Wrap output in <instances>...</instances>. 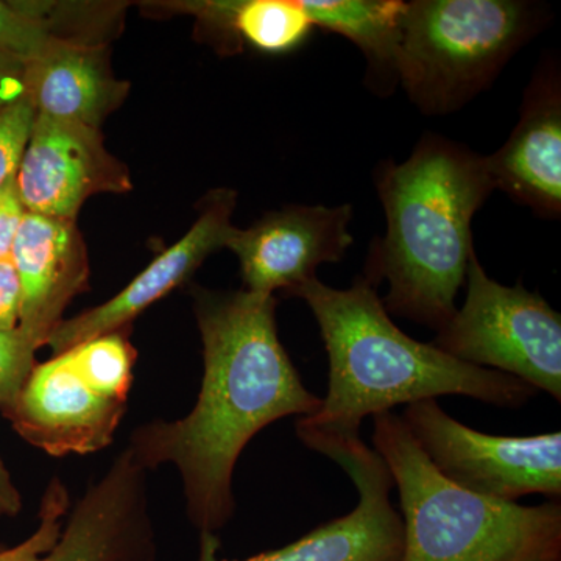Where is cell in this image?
Listing matches in <instances>:
<instances>
[{"mask_svg": "<svg viewBox=\"0 0 561 561\" xmlns=\"http://www.w3.org/2000/svg\"><path fill=\"white\" fill-rule=\"evenodd\" d=\"M21 287L11 257L0 260V330L13 331L20 324Z\"/></svg>", "mask_w": 561, "mask_h": 561, "instance_id": "cell-25", "label": "cell"}, {"mask_svg": "<svg viewBox=\"0 0 561 561\" xmlns=\"http://www.w3.org/2000/svg\"><path fill=\"white\" fill-rule=\"evenodd\" d=\"M25 61L10 57V55L0 54V94L5 90L7 84H21L22 76H24ZM2 99V95H0Z\"/></svg>", "mask_w": 561, "mask_h": 561, "instance_id": "cell-27", "label": "cell"}, {"mask_svg": "<svg viewBox=\"0 0 561 561\" xmlns=\"http://www.w3.org/2000/svg\"><path fill=\"white\" fill-rule=\"evenodd\" d=\"M35 114L32 102L22 90L0 99V190L16 173Z\"/></svg>", "mask_w": 561, "mask_h": 561, "instance_id": "cell-22", "label": "cell"}, {"mask_svg": "<svg viewBox=\"0 0 561 561\" xmlns=\"http://www.w3.org/2000/svg\"><path fill=\"white\" fill-rule=\"evenodd\" d=\"M13 179L0 190V260L11 256L14 239L25 216Z\"/></svg>", "mask_w": 561, "mask_h": 561, "instance_id": "cell-24", "label": "cell"}, {"mask_svg": "<svg viewBox=\"0 0 561 561\" xmlns=\"http://www.w3.org/2000/svg\"><path fill=\"white\" fill-rule=\"evenodd\" d=\"M402 423L443 478L489 500L561 494V434L504 437L471 430L437 400L405 405Z\"/></svg>", "mask_w": 561, "mask_h": 561, "instance_id": "cell-7", "label": "cell"}, {"mask_svg": "<svg viewBox=\"0 0 561 561\" xmlns=\"http://www.w3.org/2000/svg\"><path fill=\"white\" fill-rule=\"evenodd\" d=\"M68 351L81 375L95 389L128 402L136 354L124 330L80 343Z\"/></svg>", "mask_w": 561, "mask_h": 561, "instance_id": "cell-19", "label": "cell"}, {"mask_svg": "<svg viewBox=\"0 0 561 561\" xmlns=\"http://www.w3.org/2000/svg\"><path fill=\"white\" fill-rule=\"evenodd\" d=\"M353 206L294 205L273 210L247 230H232L227 249L238 256L251 294L287 295L317 278L324 262H339L353 245Z\"/></svg>", "mask_w": 561, "mask_h": 561, "instance_id": "cell-11", "label": "cell"}, {"mask_svg": "<svg viewBox=\"0 0 561 561\" xmlns=\"http://www.w3.org/2000/svg\"><path fill=\"white\" fill-rule=\"evenodd\" d=\"M21 88L36 114L101 130L127 99L130 83L113 76L101 44L58 36L25 62Z\"/></svg>", "mask_w": 561, "mask_h": 561, "instance_id": "cell-16", "label": "cell"}, {"mask_svg": "<svg viewBox=\"0 0 561 561\" xmlns=\"http://www.w3.org/2000/svg\"><path fill=\"white\" fill-rule=\"evenodd\" d=\"M236 198L234 191L210 192L191 230L144 268L124 290L98 308L62 320L47 342L54 356L80 343L125 330L140 312L186 283L206 257L227 247L236 228L231 221Z\"/></svg>", "mask_w": 561, "mask_h": 561, "instance_id": "cell-12", "label": "cell"}, {"mask_svg": "<svg viewBox=\"0 0 561 561\" xmlns=\"http://www.w3.org/2000/svg\"><path fill=\"white\" fill-rule=\"evenodd\" d=\"M289 295L311 309L330 362L327 394L319 411L298 419L297 434L360 435L367 416L438 397L519 409L538 394L513 376L409 337L391 320L378 289L362 276L348 289L313 278Z\"/></svg>", "mask_w": 561, "mask_h": 561, "instance_id": "cell-2", "label": "cell"}, {"mask_svg": "<svg viewBox=\"0 0 561 561\" xmlns=\"http://www.w3.org/2000/svg\"><path fill=\"white\" fill-rule=\"evenodd\" d=\"M55 38L39 2L0 0V54L27 62Z\"/></svg>", "mask_w": 561, "mask_h": 561, "instance_id": "cell-20", "label": "cell"}, {"mask_svg": "<svg viewBox=\"0 0 561 561\" xmlns=\"http://www.w3.org/2000/svg\"><path fill=\"white\" fill-rule=\"evenodd\" d=\"M125 411L127 401L95 389L66 351L36 364L2 413L25 442L62 457L106 448Z\"/></svg>", "mask_w": 561, "mask_h": 561, "instance_id": "cell-10", "label": "cell"}, {"mask_svg": "<svg viewBox=\"0 0 561 561\" xmlns=\"http://www.w3.org/2000/svg\"><path fill=\"white\" fill-rule=\"evenodd\" d=\"M373 449L400 493L402 561H560L561 504L526 507L457 486L432 467L393 412L373 416Z\"/></svg>", "mask_w": 561, "mask_h": 561, "instance_id": "cell-4", "label": "cell"}, {"mask_svg": "<svg viewBox=\"0 0 561 561\" xmlns=\"http://www.w3.org/2000/svg\"><path fill=\"white\" fill-rule=\"evenodd\" d=\"M275 308L271 295L198 291V400L184 419L144 424L127 446L146 471L165 463L179 470L187 516L201 534L217 535L234 515L232 476L251 438L275 421L311 416L321 404L279 341Z\"/></svg>", "mask_w": 561, "mask_h": 561, "instance_id": "cell-1", "label": "cell"}, {"mask_svg": "<svg viewBox=\"0 0 561 561\" xmlns=\"http://www.w3.org/2000/svg\"><path fill=\"white\" fill-rule=\"evenodd\" d=\"M561 561V560H560Z\"/></svg>", "mask_w": 561, "mask_h": 561, "instance_id": "cell-30", "label": "cell"}, {"mask_svg": "<svg viewBox=\"0 0 561 561\" xmlns=\"http://www.w3.org/2000/svg\"><path fill=\"white\" fill-rule=\"evenodd\" d=\"M22 508L21 491L11 478V472L0 459V518L16 516Z\"/></svg>", "mask_w": 561, "mask_h": 561, "instance_id": "cell-26", "label": "cell"}, {"mask_svg": "<svg viewBox=\"0 0 561 561\" xmlns=\"http://www.w3.org/2000/svg\"><path fill=\"white\" fill-rule=\"evenodd\" d=\"M157 5L197 18L227 51L250 44L267 54H286L300 47L316 28L300 0H186Z\"/></svg>", "mask_w": 561, "mask_h": 561, "instance_id": "cell-17", "label": "cell"}, {"mask_svg": "<svg viewBox=\"0 0 561 561\" xmlns=\"http://www.w3.org/2000/svg\"><path fill=\"white\" fill-rule=\"evenodd\" d=\"M36 346L20 330H0V411L14 401L35 367Z\"/></svg>", "mask_w": 561, "mask_h": 561, "instance_id": "cell-23", "label": "cell"}, {"mask_svg": "<svg viewBox=\"0 0 561 561\" xmlns=\"http://www.w3.org/2000/svg\"><path fill=\"white\" fill-rule=\"evenodd\" d=\"M402 0H300L313 27L337 33L356 44L379 90L398 83Z\"/></svg>", "mask_w": 561, "mask_h": 561, "instance_id": "cell-18", "label": "cell"}, {"mask_svg": "<svg viewBox=\"0 0 561 561\" xmlns=\"http://www.w3.org/2000/svg\"><path fill=\"white\" fill-rule=\"evenodd\" d=\"M376 187L387 232L371 247L362 278L378 289L387 312L440 331L476 253L471 221L494 191L486 157L426 135L402 164L383 162Z\"/></svg>", "mask_w": 561, "mask_h": 561, "instance_id": "cell-3", "label": "cell"}, {"mask_svg": "<svg viewBox=\"0 0 561 561\" xmlns=\"http://www.w3.org/2000/svg\"><path fill=\"white\" fill-rule=\"evenodd\" d=\"M2 549H5V548H3V546H2V545H0V551H2Z\"/></svg>", "mask_w": 561, "mask_h": 561, "instance_id": "cell-28", "label": "cell"}, {"mask_svg": "<svg viewBox=\"0 0 561 561\" xmlns=\"http://www.w3.org/2000/svg\"><path fill=\"white\" fill-rule=\"evenodd\" d=\"M302 445L335 461L350 476L359 502L348 515L317 527L300 540L239 561H402L404 527L390 501L393 479L386 461L360 435H298ZM220 541L201 534L198 561L219 557Z\"/></svg>", "mask_w": 561, "mask_h": 561, "instance_id": "cell-8", "label": "cell"}, {"mask_svg": "<svg viewBox=\"0 0 561 561\" xmlns=\"http://www.w3.org/2000/svg\"><path fill=\"white\" fill-rule=\"evenodd\" d=\"M494 191L545 217L561 214V90L559 70L537 72L511 138L486 157Z\"/></svg>", "mask_w": 561, "mask_h": 561, "instance_id": "cell-15", "label": "cell"}, {"mask_svg": "<svg viewBox=\"0 0 561 561\" xmlns=\"http://www.w3.org/2000/svg\"><path fill=\"white\" fill-rule=\"evenodd\" d=\"M69 508V493L60 479H51L39 505V523L27 540L0 551V561H39L60 538Z\"/></svg>", "mask_w": 561, "mask_h": 561, "instance_id": "cell-21", "label": "cell"}, {"mask_svg": "<svg viewBox=\"0 0 561 561\" xmlns=\"http://www.w3.org/2000/svg\"><path fill=\"white\" fill-rule=\"evenodd\" d=\"M546 18L522 0H413L401 20L397 73L424 114H448L489 88Z\"/></svg>", "mask_w": 561, "mask_h": 561, "instance_id": "cell-5", "label": "cell"}, {"mask_svg": "<svg viewBox=\"0 0 561 561\" xmlns=\"http://www.w3.org/2000/svg\"><path fill=\"white\" fill-rule=\"evenodd\" d=\"M146 472L125 449L101 481L90 485L39 561H154Z\"/></svg>", "mask_w": 561, "mask_h": 561, "instance_id": "cell-13", "label": "cell"}, {"mask_svg": "<svg viewBox=\"0 0 561 561\" xmlns=\"http://www.w3.org/2000/svg\"><path fill=\"white\" fill-rule=\"evenodd\" d=\"M10 257L21 287L18 330L39 350L60 327L66 306L88 289L87 247L76 221L25 213Z\"/></svg>", "mask_w": 561, "mask_h": 561, "instance_id": "cell-14", "label": "cell"}, {"mask_svg": "<svg viewBox=\"0 0 561 561\" xmlns=\"http://www.w3.org/2000/svg\"><path fill=\"white\" fill-rule=\"evenodd\" d=\"M534 561H545V560H534Z\"/></svg>", "mask_w": 561, "mask_h": 561, "instance_id": "cell-29", "label": "cell"}, {"mask_svg": "<svg viewBox=\"0 0 561 561\" xmlns=\"http://www.w3.org/2000/svg\"><path fill=\"white\" fill-rule=\"evenodd\" d=\"M13 180L25 213L72 221L92 195L131 191L127 165L106 150L101 130L41 114Z\"/></svg>", "mask_w": 561, "mask_h": 561, "instance_id": "cell-9", "label": "cell"}, {"mask_svg": "<svg viewBox=\"0 0 561 561\" xmlns=\"http://www.w3.org/2000/svg\"><path fill=\"white\" fill-rule=\"evenodd\" d=\"M467 297L434 343L476 367L504 373L561 401V317L523 284L491 279L472 254Z\"/></svg>", "mask_w": 561, "mask_h": 561, "instance_id": "cell-6", "label": "cell"}]
</instances>
